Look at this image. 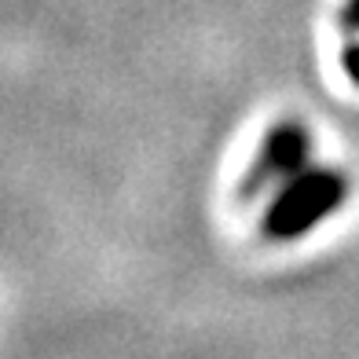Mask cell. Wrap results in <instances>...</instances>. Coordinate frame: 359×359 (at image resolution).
<instances>
[{"instance_id":"obj_4","label":"cell","mask_w":359,"mask_h":359,"mask_svg":"<svg viewBox=\"0 0 359 359\" xmlns=\"http://www.w3.org/2000/svg\"><path fill=\"white\" fill-rule=\"evenodd\" d=\"M341 26L359 34V0H345V8H341Z\"/></svg>"},{"instance_id":"obj_2","label":"cell","mask_w":359,"mask_h":359,"mask_svg":"<svg viewBox=\"0 0 359 359\" xmlns=\"http://www.w3.org/2000/svg\"><path fill=\"white\" fill-rule=\"evenodd\" d=\"M308 151H312V136H308V128L297 118L279 121L264 140H260L257 158L250 161V169L242 172L238 198L253 202L257 194H264L271 184H286V180H293L304 169Z\"/></svg>"},{"instance_id":"obj_3","label":"cell","mask_w":359,"mask_h":359,"mask_svg":"<svg viewBox=\"0 0 359 359\" xmlns=\"http://www.w3.org/2000/svg\"><path fill=\"white\" fill-rule=\"evenodd\" d=\"M341 67H345L352 85H359V44H348L345 52H341Z\"/></svg>"},{"instance_id":"obj_1","label":"cell","mask_w":359,"mask_h":359,"mask_svg":"<svg viewBox=\"0 0 359 359\" xmlns=\"http://www.w3.org/2000/svg\"><path fill=\"white\" fill-rule=\"evenodd\" d=\"M348 180L337 169H301L286 187L275 194L268 213L260 217V235L268 242H293L304 231H312L345 202Z\"/></svg>"}]
</instances>
